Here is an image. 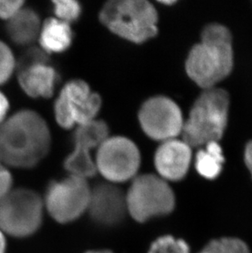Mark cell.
I'll list each match as a JSON object with an SVG mask.
<instances>
[{
	"mask_svg": "<svg viewBox=\"0 0 252 253\" xmlns=\"http://www.w3.org/2000/svg\"><path fill=\"white\" fill-rule=\"evenodd\" d=\"M52 137L45 120L33 110L18 111L0 125V163L32 168L47 157Z\"/></svg>",
	"mask_w": 252,
	"mask_h": 253,
	"instance_id": "6da1fadb",
	"label": "cell"
},
{
	"mask_svg": "<svg viewBox=\"0 0 252 253\" xmlns=\"http://www.w3.org/2000/svg\"><path fill=\"white\" fill-rule=\"evenodd\" d=\"M233 66L230 32L222 25H208L201 43L192 48L186 62L188 77L202 88L209 89L228 77Z\"/></svg>",
	"mask_w": 252,
	"mask_h": 253,
	"instance_id": "7a4b0ae2",
	"label": "cell"
},
{
	"mask_svg": "<svg viewBox=\"0 0 252 253\" xmlns=\"http://www.w3.org/2000/svg\"><path fill=\"white\" fill-rule=\"evenodd\" d=\"M228 94L221 88L205 89L183 122L181 134L190 148L218 142L224 134L228 122Z\"/></svg>",
	"mask_w": 252,
	"mask_h": 253,
	"instance_id": "3957f363",
	"label": "cell"
},
{
	"mask_svg": "<svg viewBox=\"0 0 252 253\" xmlns=\"http://www.w3.org/2000/svg\"><path fill=\"white\" fill-rule=\"evenodd\" d=\"M99 20L111 32L132 43H144L157 34V10L145 0L106 2L99 12Z\"/></svg>",
	"mask_w": 252,
	"mask_h": 253,
	"instance_id": "277c9868",
	"label": "cell"
},
{
	"mask_svg": "<svg viewBox=\"0 0 252 253\" xmlns=\"http://www.w3.org/2000/svg\"><path fill=\"white\" fill-rule=\"evenodd\" d=\"M126 196L128 212L139 222L169 214L175 203L169 184L162 177L154 174L136 177Z\"/></svg>",
	"mask_w": 252,
	"mask_h": 253,
	"instance_id": "5b68a950",
	"label": "cell"
},
{
	"mask_svg": "<svg viewBox=\"0 0 252 253\" xmlns=\"http://www.w3.org/2000/svg\"><path fill=\"white\" fill-rule=\"evenodd\" d=\"M43 202L26 189L10 190L0 199V229L13 237L29 236L41 226Z\"/></svg>",
	"mask_w": 252,
	"mask_h": 253,
	"instance_id": "8992f818",
	"label": "cell"
},
{
	"mask_svg": "<svg viewBox=\"0 0 252 253\" xmlns=\"http://www.w3.org/2000/svg\"><path fill=\"white\" fill-rule=\"evenodd\" d=\"M101 106L98 93L84 81L73 80L65 84L55 101V119L62 128L72 129L96 120Z\"/></svg>",
	"mask_w": 252,
	"mask_h": 253,
	"instance_id": "52a82bcc",
	"label": "cell"
},
{
	"mask_svg": "<svg viewBox=\"0 0 252 253\" xmlns=\"http://www.w3.org/2000/svg\"><path fill=\"white\" fill-rule=\"evenodd\" d=\"M97 170L111 183L133 178L140 166V153L133 141L126 137H108L98 148Z\"/></svg>",
	"mask_w": 252,
	"mask_h": 253,
	"instance_id": "ba28073f",
	"label": "cell"
},
{
	"mask_svg": "<svg viewBox=\"0 0 252 253\" xmlns=\"http://www.w3.org/2000/svg\"><path fill=\"white\" fill-rule=\"evenodd\" d=\"M90 189L87 179L74 175L52 182L45 195L48 212L60 223L76 220L88 209Z\"/></svg>",
	"mask_w": 252,
	"mask_h": 253,
	"instance_id": "9c48e42d",
	"label": "cell"
},
{
	"mask_svg": "<svg viewBox=\"0 0 252 253\" xmlns=\"http://www.w3.org/2000/svg\"><path fill=\"white\" fill-rule=\"evenodd\" d=\"M138 121L143 132L155 140L174 139L183 129L180 109L164 96H156L146 101L139 109Z\"/></svg>",
	"mask_w": 252,
	"mask_h": 253,
	"instance_id": "30bf717a",
	"label": "cell"
},
{
	"mask_svg": "<svg viewBox=\"0 0 252 253\" xmlns=\"http://www.w3.org/2000/svg\"><path fill=\"white\" fill-rule=\"evenodd\" d=\"M109 137L107 125L101 120L76 127L74 134V148L67 156L64 167L70 175L87 179L95 175V162L91 157V150L98 147Z\"/></svg>",
	"mask_w": 252,
	"mask_h": 253,
	"instance_id": "8fae6325",
	"label": "cell"
},
{
	"mask_svg": "<svg viewBox=\"0 0 252 253\" xmlns=\"http://www.w3.org/2000/svg\"><path fill=\"white\" fill-rule=\"evenodd\" d=\"M87 210L93 220L100 225H117L128 211L126 194L112 183L97 184L90 189Z\"/></svg>",
	"mask_w": 252,
	"mask_h": 253,
	"instance_id": "7c38bea8",
	"label": "cell"
},
{
	"mask_svg": "<svg viewBox=\"0 0 252 253\" xmlns=\"http://www.w3.org/2000/svg\"><path fill=\"white\" fill-rule=\"evenodd\" d=\"M191 148L183 140L165 141L155 154V167L163 179H183L190 165Z\"/></svg>",
	"mask_w": 252,
	"mask_h": 253,
	"instance_id": "4fadbf2b",
	"label": "cell"
},
{
	"mask_svg": "<svg viewBox=\"0 0 252 253\" xmlns=\"http://www.w3.org/2000/svg\"><path fill=\"white\" fill-rule=\"evenodd\" d=\"M17 73L21 88L31 98H48L52 95L57 72L48 63L36 65Z\"/></svg>",
	"mask_w": 252,
	"mask_h": 253,
	"instance_id": "5bb4252c",
	"label": "cell"
},
{
	"mask_svg": "<svg viewBox=\"0 0 252 253\" xmlns=\"http://www.w3.org/2000/svg\"><path fill=\"white\" fill-rule=\"evenodd\" d=\"M41 18L37 12L22 7L7 20L6 31L10 40L17 45H31L41 33Z\"/></svg>",
	"mask_w": 252,
	"mask_h": 253,
	"instance_id": "9a60e30c",
	"label": "cell"
},
{
	"mask_svg": "<svg viewBox=\"0 0 252 253\" xmlns=\"http://www.w3.org/2000/svg\"><path fill=\"white\" fill-rule=\"evenodd\" d=\"M38 40L41 48L48 54L62 53L72 45L73 32L69 24L50 18L42 24Z\"/></svg>",
	"mask_w": 252,
	"mask_h": 253,
	"instance_id": "2e32d148",
	"label": "cell"
},
{
	"mask_svg": "<svg viewBox=\"0 0 252 253\" xmlns=\"http://www.w3.org/2000/svg\"><path fill=\"white\" fill-rule=\"evenodd\" d=\"M206 148L199 151L196 158V168L202 176L214 179L221 172L224 162L221 147L218 142L206 144Z\"/></svg>",
	"mask_w": 252,
	"mask_h": 253,
	"instance_id": "e0dca14e",
	"label": "cell"
},
{
	"mask_svg": "<svg viewBox=\"0 0 252 253\" xmlns=\"http://www.w3.org/2000/svg\"><path fill=\"white\" fill-rule=\"evenodd\" d=\"M200 253H250V251L240 239L223 238L210 242Z\"/></svg>",
	"mask_w": 252,
	"mask_h": 253,
	"instance_id": "ac0fdd59",
	"label": "cell"
},
{
	"mask_svg": "<svg viewBox=\"0 0 252 253\" xmlns=\"http://www.w3.org/2000/svg\"><path fill=\"white\" fill-rule=\"evenodd\" d=\"M148 253H190V249L187 243L182 239L163 236L152 244Z\"/></svg>",
	"mask_w": 252,
	"mask_h": 253,
	"instance_id": "d6986e66",
	"label": "cell"
},
{
	"mask_svg": "<svg viewBox=\"0 0 252 253\" xmlns=\"http://www.w3.org/2000/svg\"><path fill=\"white\" fill-rule=\"evenodd\" d=\"M54 13L57 19L69 24L78 19L81 14V6L74 0L54 1Z\"/></svg>",
	"mask_w": 252,
	"mask_h": 253,
	"instance_id": "ffe728a7",
	"label": "cell"
},
{
	"mask_svg": "<svg viewBox=\"0 0 252 253\" xmlns=\"http://www.w3.org/2000/svg\"><path fill=\"white\" fill-rule=\"evenodd\" d=\"M48 63V54L40 47H30L16 60L15 71L20 72L36 65Z\"/></svg>",
	"mask_w": 252,
	"mask_h": 253,
	"instance_id": "44dd1931",
	"label": "cell"
},
{
	"mask_svg": "<svg viewBox=\"0 0 252 253\" xmlns=\"http://www.w3.org/2000/svg\"><path fill=\"white\" fill-rule=\"evenodd\" d=\"M16 59L9 47L0 41V85L12 77L15 71Z\"/></svg>",
	"mask_w": 252,
	"mask_h": 253,
	"instance_id": "7402d4cb",
	"label": "cell"
},
{
	"mask_svg": "<svg viewBox=\"0 0 252 253\" xmlns=\"http://www.w3.org/2000/svg\"><path fill=\"white\" fill-rule=\"evenodd\" d=\"M24 2L20 0L13 1H1L0 0V18L9 19L17 10L23 7Z\"/></svg>",
	"mask_w": 252,
	"mask_h": 253,
	"instance_id": "603a6c76",
	"label": "cell"
},
{
	"mask_svg": "<svg viewBox=\"0 0 252 253\" xmlns=\"http://www.w3.org/2000/svg\"><path fill=\"white\" fill-rule=\"evenodd\" d=\"M12 175L3 164L0 163V199H2L12 187Z\"/></svg>",
	"mask_w": 252,
	"mask_h": 253,
	"instance_id": "cb8c5ba5",
	"label": "cell"
},
{
	"mask_svg": "<svg viewBox=\"0 0 252 253\" xmlns=\"http://www.w3.org/2000/svg\"><path fill=\"white\" fill-rule=\"evenodd\" d=\"M9 109V103L7 97L0 92V125L4 122L7 117V113Z\"/></svg>",
	"mask_w": 252,
	"mask_h": 253,
	"instance_id": "d4e9b609",
	"label": "cell"
},
{
	"mask_svg": "<svg viewBox=\"0 0 252 253\" xmlns=\"http://www.w3.org/2000/svg\"><path fill=\"white\" fill-rule=\"evenodd\" d=\"M245 162L252 176V141L248 143L246 148Z\"/></svg>",
	"mask_w": 252,
	"mask_h": 253,
	"instance_id": "484cf974",
	"label": "cell"
},
{
	"mask_svg": "<svg viewBox=\"0 0 252 253\" xmlns=\"http://www.w3.org/2000/svg\"><path fill=\"white\" fill-rule=\"evenodd\" d=\"M6 251V240H5L3 232L0 229V253H5Z\"/></svg>",
	"mask_w": 252,
	"mask_h": 253,
	"instance_id": "4316f807",
	"label": "cell"
},
{
	"mask_svg": "<svg viewBox=\"0 0 252 253\" xmlns=\"http://www.w3.org/2000/svg\"><path fill=\"white\" fill-rule=\"evenodd\" d=\"M87 253H112L110 251H100V252H88Z\"/></svg>",
	"mask_w": 252,
	"mask_h": 253,
	"instance_id": "83f0119b",
	"label": "cell"
}]
</instances>
